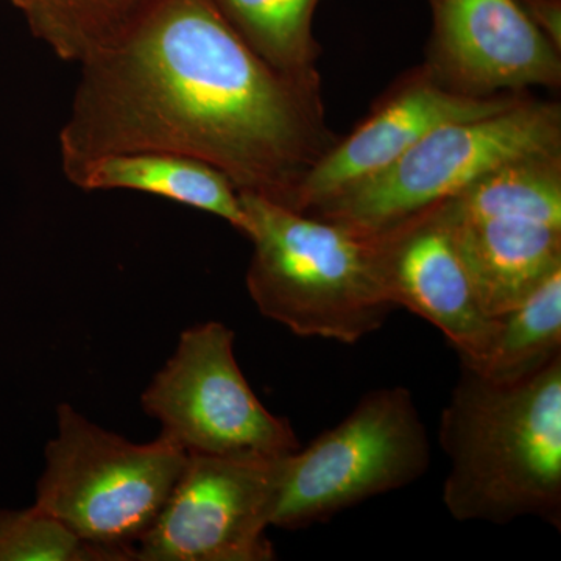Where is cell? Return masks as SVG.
Here are the masks:
<instances>
[{
	"mask_svg": "<svg viewBox=\"0 0 561 561\" xmlns=\"http://www.w3.org/2000/svg\"><path fill=\"white\" fill-rule=\"evenodd\" d=\"M321 79L273 68L213 0H150L80 62L58 146L65 175L105 154L206 162L241 194L279 205L334 146Z\"/></svg>",
	"mask_w": 561,
	"mask_h": 561,
	"instance_id": "6da1fadb",
	"label": "cell"
},
{
	"mask_svg": "<svg viewBox=\"0 0 561 561\" xmlns=\"http://www.w3.org/2000/svg\"><path fill=\"white\" fill-rule=\"evenodd\" d=\"M443 502L457 522L535 516L561 529V356L516 382L461 365L442 413Z\"/></svg>",
	"mask_w": 561,
	"mask_h": 561,
	"instance_id": "7a4b0ae2",
	"label": "cell"
},
{
	"mask_svg": "<svg viewBox=\"0 0 561 561\" xmlns=\"http://www.w3.org/2000/svg\"><path fill=\"white\" fill-rule=\"evenodd\" d=\"M253 243L247 289L262 316L301 337L354 345L394 306L378 234L241 194Z\"/></svg>",
	"mask_w": 561,
	"mask_h": 561,
	"instance_id": "3957f363",
	"label": "cell"
},
{
	"mask_svg": "<svg viewBox=\"0 0 561 561\" xmlns=\"http://www.w3.org/2000/svg\"><path fill=\"white\" fill-rule=\"evenodd\" d=\"M36 507L81 540L138 560L149 531L179 481L187 453L171 438L133 443L91 423L70 404L57 411Z\"/></svg>",
	"mask_w": 561,
	"mask_h": 561,
	"instance_id": "277c9868",
	"label": "cell"
},
{
	"mask_svg": "<svg viewBox=\"0 0 561 561\" xmlns=\"http://www.w3.org/2000/svg\"><path fill=\"white\" fill-rule=\"evenodd\" d=\"M552 151H561V105L527 95L500 113L440 125L389 169L308 214L379 234L508 162Z\"/></svg>",
	"mask_w": 561,
	"mask_h": 561,
	"instance_id": "5b68a950",
	"label": "cell"
},
{
	"mask_svg": "<svg viewBox=\"0 0 561 561\" xmlns=\"http://www.w3.org/2000/svg\"><path fill=\"white\" fill-rule=\"evenodd\" d=\"M431 459L430 437L411 391H370L337 426L284 457L272 526L298 530L327 522L419 481Z\"/></svg>",
	"mask_w": 561,
	"mask_h": 561,
	"instance_id": "8992f818",
	"label": "cell"
},
{
	"mask_svg": "<svg viewBox=\"0 0 561 561\" xmlns=\"http://www.w3.org/2000/svg\"><path fill=\"white\" fill-rule=\"evenodd\" d=\"M438 206L489 316L561 268V151L508 162Z\"/></svg>",
	"mask_w": 561,
	"mask_h": 561,
	"instance_id": "52a82bcc",
	"label": "cell"
},
{
	"mask_svg": "<svg viewBox=\"0 0 561 561\" xmlns=\"http://www.w3.org/2000/svg\"><path fill=\"white\" fill-rule=\"evenodd\" d=\"M140 404L187 454L278 459L301 448L289 421L251 390L236 360L234 332L219 321L181 334Z\"/></svg>",
	"mask_w": 561,
	"mask_h": 561,
	"instance_id": "ba28073f",
	"label": "cell"
},
{
	"mask_svg": "<svg viewBox=\"0 0 561 561\" xmlns=\"http://www.w3.org/2000/svg\"><path fill=\"white\" fill-rule=\"evenodd\" d=\"M287 457V456H286ZM284 457L187 454L171 496L136 546L140 561H271L267 531Z\"/></svg>",
	"mask_w": 561,
	"mask_h": 561,
	"instance_id": "9c48e42d",
	"label": "cell"
},
{
	"mask_svg": "<svg viewBox=\"0 0 561 561\" xmlns=\"http://www.w3.org/2000/svg\"><path fill=\"white\" fill-rule=\"evenodd\" d=\"M529 92L476 98L449 90L430 66L400 77L345 138L302 180L291 209L312 213L394 164L424 136L449 122L478 119L524 101Z\"/></svg>",
	"mask_w": 561,
	"mask_h": 561,
	"instance_id": "30bf717a",
	"label": "cell"
},
{
	"mask_svg": "<svg viewBox=\"0 0 561 561\" xmlns=\"http://www.w3.org/2000/svg\"><path fill=\"white\" fill-rule=\"evenodd\" d=\"M426 65L449 90L489 98L561 84V51L516 0H435Z\"/></svg>",
	"mask_w": 561,
	"mask_h": 561,
	"instance_id": "8fae6325",
	"label": "cell"
},
{
	"mask_svg": "<svg viewBox=\"0 0 561 561\" xmlns=\"http://www.w3.org/2000/svg\"><path fill=\"white\" fill-rule=\"evenodd\" d=\"M378 238L391 305L440 330L459 353L461 365L481 364L496 334L497 317L483 311L440 206L379 232Z\"/></svg>",
	"mask_w": 561,
	"mask_h": 561,
	"instance_id": "7c38bea8",
	"label": "cell"
},
{
	"mask_svg": "<svg viewBox=\"0 0 561 561\" xmlns=\"http://www.w3.org/2000/svg\"><path fill=\"white\" fill-rule=\"evenodd\" d=\"M66 179L81 191L158 195L213 214L243 236L249 228L241 192L231 180L213 165L183 154L164 151L105 154L84 162Z\"/></svg>",
	"mask_w": 561,
	"mask_h": 561,
	"instance_id": "4fadbf2b",
	"label": "cell"
},
{
	"mask_svg": "<svg viewBox=\"0 0 561 561\" xmlns=\"http://www.w3.org/2000/svg\"><path fill=\"white\" fill-rule=\"evenodd\" d=\"M496 317L489 353L471 370L494 382L522 381L542 370L561 356V268Z\"/></svg>",
	"mask_w": 561,
	"mask_h": 561,
	"instance_id": "5bb4252c",
	"label": "cell"
},
{
	"mask_svg": "<svg viewBox=\"0 0 561 561\" xmlns=\"http://www.w3.org/2000/svg\"><path fill=\"white\" fill-rule=\"evenodd\" d=\"M242 39L273 68L295 77L320 76V44L312 20L321 0H213Z\"/></svg>",
	"mask_w": 561,
	"mask_h": 561,
	"instance_id": "9a60e30c",
	"label": "cell"
},
{
	"mask_svg": "<svg viewBox=\"0 0 561 561\" xmlns=\"http://www.w3.org/2000/svg\"><path fill=\"white\" fill-rule=\"evenodd\" d=\"M36 39L80 65L121 35L150 0H7Z\"/></svg>",
	"mask_w": 561,
	"mask_h": 561,
	"instance_id": "2e32d148",
	"label": "cell"
},
{
	"mask_svg": "<svg viewBox=\"0 0 561 561\" xmlns=\"http://www.w3.org/2000/svg\"><path fill=\"white\" fill-rule=\"evenodd\" d=\"M0 561H125L119 552L81 540L33 505L0 511Z\"/></svg>",
	"mask_w": 561,
	"mask_h": 561,
	"instance_id": "e0dca14e",
	"label": "cell"
},
{
	"mask_svg": "<svg viewBox=\"0 0 561 561\" xmlns=\"http://www.w3.org/2000/svg\"><path fill=\"white\" fill-rule=\"evenodd\" d=\"M542 35L561 51V0H516Z\"/></svg>",
	"mask_w": 561,
	"mask_h": 561,
	"instance_id": "ac0fdd59",
	"label": "cell"
},
{
	"mask_svg": "<svg viewBox=\"0 0 561 561\" xmlns=\"http://www.w3.org/2000/svg\"><path fill=\"white\" fill-rule=\"evenodd\" d=\"M434 3H435V0H431V5H434Z\"/></svg>",
	"mask_w": 561,
	"mask_h": 561,
	"instance_id": "d6986e66",
	"label": "cell"
}]
</instances>
